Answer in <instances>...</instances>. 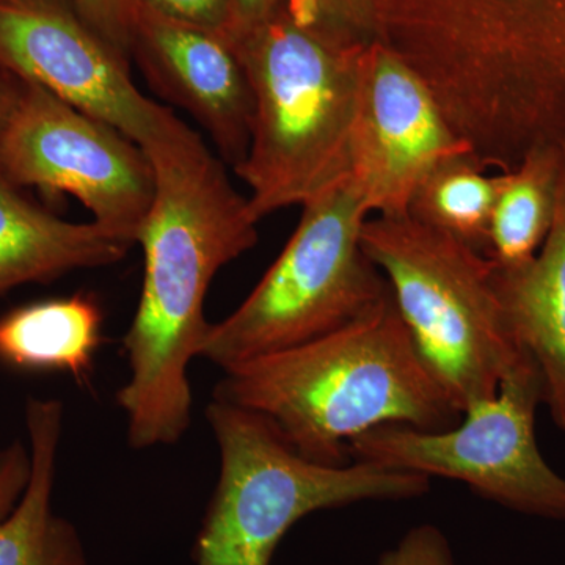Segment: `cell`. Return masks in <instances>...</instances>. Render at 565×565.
Segmentation results:
<instances>
[{"mask_svg":"<svg viewBox=\"0 0 565 565\" xmlns=\"http://www.w3.org/2000/svg\"><path fill=\"white\" fill-rule=\"evenodd\" d=\"M141 148L156 191L137 239L139 307L122 338L131 375L117 393L134 449L178 444L191 427L189 364L212 326L206 294L222 267L255 247L259 223L225 162L180 118Z\"/></svg>","mask_w":565,"mask_h":565,"instance_id":"cell-1","label":"cell"},{"mask_svg":"<svg viewBox=\"0 0 565 565\" xmlns=\"http://www.w3.org/2000/svg\"><path fill=\"white\" fill-rule=\"evenodd\" d=\"M0 66L143 147L177 115L137 88L129 55L71 0H0Z\"/></svg>","mask_w":565,"mask_h":565,"instance_id":"cell-10","label":"cell"},{"mask_svg":"<svg viewBox=\"0 0 565 565\" xmlns=\"http://www.w3.org/2000/svg\"><path fill=\"white\" fill-rule=\"evenodd\" d=\"M501 182L503 173H490L473 152H457L438 162L416 185L405 214L487 256Z\"/></svg>","mask_w":565,"mask_h":565,"instance_id":"cell-18","label":"cell"},{"mask_svg":"<svg viewBox=\"0 0 565 565\" xmlns=\"http://www.w3.org/2000/svg\"><path fill=\"white\" fill-rule=\"evenodd\" d=\"M31 470V452L18 441L0 451V522L20 503Z\"/></svg>","mask_w":565,"mask_h":565,"instance_id":"cell-23","label":"cell"},{"mask_svg":"<svg viewBox=\"0 0 565 565\" xmlns=\"http://www.w3.org/2000/svg\"><path fill=\"white\" fill-rule=\"evenodd\" d=\"M564 145L531 148L511 172L503 173L489 230L490 262L515 266L533 258L555 221Z\"/></svg>","mask_w":565,"mask_h":565,"instance_id":"cell-17","label":"cell"},{"mask_svg":"<svg viewBox=\"0 0 565 565\" xmlns=\"http://www.w3.org/2000/svg\"><path fill=\"white\" fill-rule=\"evenodd\" d=\"M232 10L233 31L230 40L269 21L285 6L286 0H228Z\"/></svg>","mask_w":565,"mask_h":565,"instance_id":"cell-24","label":"cell"},{"mask_svg":"<svg viewBox=\"0 0 565 565\" xmlns=\"http://www.w3.org/2000/svg\"><path fill=\"white\" fill-rule=\"evenodd\" d=\"M370 215L349 177L305 203L278 258L236 311L212 323L200 356L226 371L332 333L377 307L392 291L363 250Z\"/></svg>","mask_w":565,"mask_h":565,"instance_id":"cell-7","label":"cell"},{"mask_svg":"<svg viewBox=\"0 0 565 565\" xmlns=\"http://www.w3.org/2000/svg\"><path fill=\"white\" fill-rule=\"evenodd\" d=\"M463 151L470 150L426 82L399 55L373 41L364 57L348 173L371 214H405L423 178Z\"/></svg>","mask_w":565,"mask_h":565,"instance_id":"cell-11","label":"cell"},{"mask_svg":"<svg viewBox=\"0 0 565 565\" xmlns=\"http://www.w3.org/2000/svg\"><path fill=\"white\" fill-rule=\"evenodd\" d=\"M544 381L531 356L511 371L497 396L463 412L441 430L384 424L349 445L355 462H370L426 478L463 482L471 492L542 519L565 520V478L539 451L535 412Z\"/></svg>","mask_w":565,"mask_h":565,"instance_id":"cell-8","label":"cell"},{"mask_svg":"<svg viewBox=\"0 0 565 565\" xmlns=\"http://www.w3.org/2000/svg\"><path fill=\"white\" fill-rule=\"evenodd\" d=\"M212 399L263 415L308 460L351 463L384 424L441 430L462 418L416 349L392 294L332 333L230 367Z\"/></svg>","mask_w":565,"mask_h":565,"instance_id":"cell-3","label":"cell"},{"mask_svg":"<svg viewBox=\"0 0 565 565\" xmlns=\"http://www.w3.org/2000/svg\"><path fill=\"white\" fill-rule=\"evenodd\" d=\"M0 170L18 188L73 195L129 245L154 199V169L140 145L32 82L0 136Z\"/></svg>","mask_w":565,"mask_h":565,"instance_id":"cell-9","label":"cell"},{"mask_svg":"<svg viewBox=\"0 0 565 565\" xmlns=\"http://www.w3.org/2000/svg\"><path fill=\"white\" fill-rule=\"evenodd\" d=\"M250 81L255 117L234 169L255 217L303 206L349 173V139L371 43L282 6L232 40Z\"/></svg>","mask_w":565,"mask_h":565,"instance_id":"cell-4","label":"cell"},{"mask_svg":"<svg viewBox=\"0 0 565 565\" xmlns=\"http://www.w3.org/2000/svg\"><path fill=\"white\" fill-rule=\"evenodd\" d=\"M375 40L490 169L565 145V0H377Z\"/></svg>","mask_w":565,"mask_h":565,"instance_id":"cell-2","label":"cell"},{"mask_svg":"<svg viewBox=\"0 0 565 565\" xmlns=\"http://www.w3.org/2000/svg\"><path fill=\"white\" fill-rule=\"evenodd\" d=\"M377 565H459L451 544L440 527L419 525L412 527L399 544L386 550Z\"/></svg>","mask_w":565,"mask_h":565,"instance_id":"cell-21","label":"cell"},{"mask_svg":"<svg viewBox=\"0 0 565 565\" xmlns=\"http://www.w3.org/2000/svg\"><path fill=\"white\" fill-rule=\"evenodd\" d=\"M206 419L221 473L193 545L195 565H270L282 537L313 512L430 490V478L412 471L311 462L269 419L237 405L212 399Z\"/></svg>","mask_w":565,"mask_h":565,"instance_id":"cell-5","label":"cell"},{"mask_svg":"<svg viewBox=\"0 0 565 565\" xmlns=\"http://www.w3.org/2000/svg\"><path fill=\"white\" fill-rule=\"evenodd\" d=\"M286 3L356 39L375 41L377 0H286Z\"/></svg>","mask_w":565,"mask_h":565,"instance_id":"cell-19","label":"cell"},{"mask_svg":"<svg viewBox=\"0 0 565 565\" xmlns=\"http://www.w3.org/2000/svg\"><path fill=\"white\" fill-rule=\"evenodd\" d=\"M24 82L0 66V136L6 131L11 115L20 103Z\"/></svg>","mask_w":565,"mask_h":565,"instance_id":"cell-25","label":"cell"},{"mask_svg":"<svg viewBox=\"0 0 565 565\" xmlns=\"http://www.w3.org/2000/svg\"><path fill=\"white\" fill-rule=\"evenodd\" d=\"M492 285L516 344L544 381V405L565 433V145L555 221L533 258L493 264Z\"/></svg>","mask_w":565,"mask_h":565,"instance_id":"cell-13","label":"cell"},{"mask_svg":"<svg viewBox=\"0 0 565 565\" xmlns=\"http://www.w3.org/2000/svg\"><path fill=\"white\" fill-rule=\"evenodd\" d=\"M131 247L98 223L63 221L43 210L0 170V296L25 282L114 266Z\"/></svg>","mask_w":565,"mask_h":565,"instance_id":"cell-14","label":"cell"},{"mask_svg":"<svg viewBox=\"0 0 565 565\" xmlns=\"http://www.w3.org/2000/svg\"><path fill=\"white\" fill-rule=\"evenodd\" d=\"M82 17L118 50L131 55V40L136 25V0H71Z\"/></svg>","mask_w":565,"mask_h":565,"instance_id":"cell-22","label":"cell"},{"mask_svg":"<svg viewBox=\"0 0 565 565\" xmlns=\"http://www.w3.org/2000/svg\"><path fill=\"white\" fill-rule=\"evenodd\" d=\"M362 245L460 414L497 396L505 375L530 355L505 323L493 263L408 214L367 217Z\"/></svg>","mask_w":565,"mask_h":565,"instance_id":"cell-6","label":"cell"},{"mask_svg":"<svg viewBox=\"0 0 565 565\" xmlns=\"http://www.w3.org/2000/svg\"><path fill=\"white\" fill-rule=\"evenodd\" d=\"M102 341V308L90 297L25 305L0 319V362L18 370L65 371L87 382Z\"/></svg>","mask_w":565,"mask_h":565,"instance_id":"cell-16","label":"cell"},{"mask_svg":"<svg viewBox=\"0 0 565 565\" xmlns=\"http://www.w3.org/2000/svg\"><path fill=\"white\" fill-rule=\"evenodd\" d=\"M32 470L20 503L0 522V565H87L76 527L52 509L63 404L31 399L25 411Z\"/></svg>","mask_w":565,"mask_h":565,"instance_id":"cell-15","label":"cell"},{"mask_svg":"<svg viewBox=\"0 0 565 565\" xmlns=\"http://www.w3.org/2000/svg\"><path fill=\"white\" fill-rule=\"evenodd\" d=\"M137 7L161 17L204 31L232 36L233 18L228 0H136Z\"/></svg>","mask_w":565,"mask_h":565,"instance_id":"cell-20","label":"cell"},{"mask_svg":"<svg viewBox=\"0 0 565 565\" xmlns=\"http://www.w3.org/2000/svg\"><path fill=\"white\" fill-rule=\"evenodd\" d=\"M131 55L152 90L192 115L223 162L239 167L250 148L255 102L233 41L139 9Z\"/></svg>","mask_w":565,"mask_h":565,"instance_id":"cell-12","label":"cell"}]
</instances>
